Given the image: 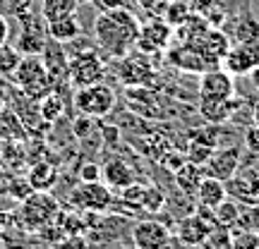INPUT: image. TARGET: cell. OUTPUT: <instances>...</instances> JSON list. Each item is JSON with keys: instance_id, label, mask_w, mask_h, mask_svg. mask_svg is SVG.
<instances>
[{"instance_id": "obj_1", "label": "cell", "mask_w": 259, "mask_h": 249, "mask_svg": "<svg viewBox=\"0 0 259 249\" xmlns=\"http://www.w3.org/2000/svg\"><path fill=\"white\" fill-rule=\"evenodd\" d=\"M139 24L142 22L130 8L106 10V12H99V17L94 19V38L106 56L120 60L135 51Z\"/></svg>"}, {"instance_id": "obj_2", "label": "cell", "mask_w": 259, "mask_h": 249, "mask_svg": "<svg viewBox=\"0 0 259 249\" xmlns=\"http://www.w3.org/2000/svg\"><path fill=\"white\" fill-rule=\"evenodd\" d=\"M12 79L19 86V91L31 101H41L46 93L53 91V77L48 74L41 56H22L12 72Z\"/></svg>"}, {"instance_id": "obj_3", "label": "cell", "mask_w": 259, "mask_h": 249, "mask_svg": "<svg viewBox=\"0 0 259 249\" xmlns=\"http://www.w3.org/2000/svg\"><path fill=\"white\" fill-rule=\"evenodd\" d=\"M74 106L82 115H89L92 120H99V118H106L108 113L113 111L115 106V91L113 86L103 82L89 84V86H82L74 93Z\"/></svg>"}, {"instance_id": "obj_4", "label": "cell", "mask_w": 259, "mask_h": 249, "mask_svg": "<svg viewBox=\"0 0 259 249\" xmlns=\"http://www.w3.org/2000/svg\"><path fill=\"white\" fill-rule=\"evenodd\" d=\"M106 77V65L99 58L96 51L87 48L82 53H77L67 60V79L74 89H82V86H89V84L103 82Z\"/></svg>"}, {"instance_id": "obj_5", "label": "cell", "mask_w": 259, "mask_h": 249, "mask_svg": "<svg viewBox=\"0 0 259 249\" xmlns=\"http://www.w3.org/2000/svg\"><path fill=\"white\" fill-rule=\"evenodd\" d=\"M173 31L176 29L168 27L163 17H149L147 22L139 24V36L137 43H135V51L144 53V56H161L170 46Z\"/></svg>"}, {"instance_id": "obj_6", "label": "cell", "mask_w": 259, "mask_h": 249, "mask_svg": "<svg viewBox=\"0 0 259 249\" xmlns=\"http://www.w3.org/2000/svg\"><path fill=\"white\" fill-rule=\"evenodd\" d=\"M22 221L27 225V230L36 232L46 228L48 223L58 216V202L48 192H34L27 196V202L22 204Z\"/></svg>"}, {"instance_id": "obj_7", "label": "cell", "mask_w": 259, "mask_h": 249, "mask_svg": "<svg viewBox=\"0 0 259 249\" xmlns=\"http://www.w3.org/2000/svg\"><path fill=\"white\" fill-rule=\"evenodd\" d=\"M221 70L231 74V77H242L250 74L259 65V41H250V43H235L226 51V56L221 58Z\"/></svg>"}, {"instance_id": "obj_8", "label": "cell", "mask_w": 259, "mask_h": 249, "mask_svg": "<svg viewBox=\"0 0 259 249\" xmlns=\"http://www.w3.org/2000/svg\"><path fill=\"white\" fill-rule=\"evenodd\" d=\"M72 204L77 209H82V211H108L113 206V194H111V187L103 185L101 180L99 182H82V185L77 187L72 192Z\"/></svg>"}, {"instance_id": "obj_9", "label": "cell", "mask_w": 259, "mask_h": 249, "mask_svg": "<svg viewBox=\"0 0 259 249\" xmlns=\"http://www.w3.org/2000/svg\"><path fill=\"white\" fill-rule=\"evenodd\" d=\"M132 242L137 249H173V235L158 221H139L132 230Z\"/></svg>"}, {"instance_id": "obj_10", "label": "cell", "mask_w": 259, "mask_h": 249, "mask_svg": "<svg viewBox=\"0 0 259 249\" xmlns=\"http://www.w3.org/2000/svg\"><path fill=\"white\" fill-rule=\"evenodd\" d=\"M240 168V148L228 146V148H213L211 158L204 163V175L216 177L221 182H231L238 175Z\"/></svg>"}, {"instance_id": "obj_11", "label": "cell", "mask_w": 259, "mask_h": 249, "mask_svg": "<svg viewBox=\"0 0 259 249\" xmlns=\"http://www.w3.org/2000/svg\"><path fill=\"white\" fill-rule=\"evenodd\" d=\"M22 34H19L17 41V51L22 56H41L44 48H46V19L41 17H31V15H24L22 17Z\"/></svg>"}, {"instance_id": "obj_12", "label": "cell", "mask_w": 259, "mask_h": 249, "mask_svg": "<svg viewBox=\"0 0 259 249\" xmlns=\"http://www.w3.org/2000/svg\"><path fill=\"white\" fill-rule=\"evenodd\" d=\"M213 228L216 225H211L202 213H190V216H185L176 225V237L185 247H202L204 242H206V237L211 235Z\"/></svg>"}, {"instance_id": "obj_13", "label": "cell", "mask_w": 259, "mask_h": 249, "mask_svg": "<svg viewBox=\"0 0 259 249\" xmlns=\"http://www.w3.org/2000/svg\"><path fill=\"white\" fill-rule=\"evenodd\" d=\"M199 93L209 98H231L235 96V79L226 70H204L199 74Z\"/></svg>"}, {"instance_id": "obj_14", "label": "cell", "mask_w": 259, "mask_h": 249, "mask_svg": "<svg viewBox=\"0 0 259 249\" xmlns=\"http://www.w3.org/2000/svg\"><path fill=\"white\" fill-rule=\"evenodd\" d=\"M144 53L142 58H135L132 53H127L125 58H120V79L122 84H127V86H147L151 84L154 79V70H151V65L149 60H144Z\"/></svg>"}, {"instance_id": "obj_15", "label": "cell", "mask_w": 259, "mask_h": 249, "mask_svg": "<svg viewBox=\"0 0 259 249\" xmlns=\"http://www.w3.org/2000/svg\"><path fill=\"white\" fill-rule=\"evenodd\" d=\"M242 103L240 98H209V96H202V101H199V113H202V118L206 122H213V125H219V122H226L233 118V113L240 108Z\"/></svg>"}, {"instance_id": "obj_16", "label": "cell", "mask_w": 259, "mask_h": 249, "mask_svg": "<svg viewBox=\"0 0 259 249\" xmlns=\"http://www.w3.org/2000/svg\"><path fill=\"white\" fill-rule=\"evenodd\" d=\"M231 48V41L228 36L223 34L221 29H209L206 31V36H204L202 46H199V53H202L204 63L209 65V67H216V65L221 63V58L226 56V51Z\"/></svg>"}, {"instance_id": "obj_17", "label": "cell", "mask_w": 259, "mask_h": 249, "mask_svg": "<svg viewBox=\"0 0 259 249\" xmlns=\"http://www.w3.org/2000/svg\"><path fill=\"white\" fill-rule=\"evenodd\" d=\"M168 60H170V65H176V67H180V70H185V72H197V74H202L209 65L204 63V58L202 53L197 51V48L192 46H176V48H170L168 46Z\"/></svg>"}, {"instance_id": "obj_18", "label": "cell", "mask_w": 259, "mask_h": 249, "mask_svg": "<svg viewBox=\"0 0 259 249\" xmlns=\"http://www.w3.org/2000/svg\"><path fill=\"white\" fill-rule=\"evenodd\" d=\"M101 177L111 189H125L135 182V173H132L130 163H125L122 158H108L106 166L101 168Z\"/></svg>"}, {"instance_id": "obj_19", "label": "cell", "mask_w": 259, "mask_h": 249, "mask_svg": "<svg viewBox=\"0 0 259 249\" xmlns=\"http://www.w3.org/2000/svg\"><path fill=\"white\" fill-rule=\"evenodd\" d=\"M127 106L144 118H161V106L147 86H127Z\"/></svg>"}, {"instance_id": "obj_20", "label": "cell", "mask_w": 259, "mask_h": 249, "mask_svg": "<svg viewBox=\"0 0 259 249\" xmlns=\"http://www.w3.org/2000/svg\"><path fill=\"white\" fill-rule=\"evenodd\" d=\"M46 29H48V38H53L56 43H72L82 34L77 15H63L58 19H51V22H46Z\"/></svg>"}, {"instance_id": "obj_21", "label": "cell", "mask_w": 259, "mask_h": 249, "mask_svg": "<svg viewBox=\"0 0 259 249\" xmlns=\"http://www.w3.org/2000/svg\"><path fill=\"white\" fill-rule=\"evenodd\" d=\"M27 182L31 187V192H51L58 182V170L56 166H51L48 161H38L29 168Z\"/></svg>"}, {"instance_id": "obj_22", "label": "cell", "mask_w": 259, "mask_h": 249, "mask_svg": "<svg viewBox=\"0 0 259 249\" xmlns=\"http://www.w3.org/2000/svg\"><path fill=\"white\" fill-rule=\"evenodd\" d=\"M194 194H197V199H199V204H202V206H209V209H213L216 204H221L223 199H226V182L216 180V177L204 175Z\"/></svg>"}, {"instance_id": "obj_23", "label": "cell", "mask_w": 259, "mask_h": 249, "mask_svg": "<svg viewBox=\"0 0 259 249\" xmlns=\"http://www.w3.org/2000/svg\"><path fill=\"white\" fill-rule=\"evenodd\" d=\"M176 185L183 189L185 194H194L197 192V187H199V182H202L204 177V170L199 166H194V163H190V161H185L183 166L176 168Z\"/></svg>"}, {"instance_id": "obj_24", "label": "cell", "mask_w": 259, "mask_h": 249, "mask_svg": "<svg viewBox=\"0 0 259 249\" xmlns=\"http://www.w3.org/2000/svg\"><path fill=\"white\" fill-rule=\"evenodd\" d=\"M233 41L235 43H250V41H259V19L252 15H245L235 22L233 27Z\"/></svg>"}, {"instance_id": "obj_25", "label": "cell", "mask_w": 259, "mask_h": 249, "mask_svg": "<svg viewBox=\"0 0 259 249\" xmlns=\"http://www.w3.org/2000/svg\"><path fill=\"white\" fill-rule=\"evenodd\" d=\"M74 12H77V0H41V17L46 22Z\"/></svg>"}, {"instance_id": "obj_26", "label": "cell", "mask_w": 259, "mask_h": 249, "mask_svg": "<svg viewBox=\"0 0 259 249\" xmlns=\"http://www.w3.org/2000/svg\"><path fill=\"white\" fill-rule=\"evenodd\" d=\"M63 108H65L63 98H60L56 91H51L41 98V103H38V115H41L44 122H56L58 118L63 115Z\"/></svg>"}, {"instance_id": "obj_27", "label": "cell", "mask_w": 259, "mask_h": 249, "mask_svg": "<svg viewBox=\"0 0 259 249\" xmlns=\"http://www.w3.org/2000/svg\"><path fill=\"white\" fill-rule=\"evenodd\" d=\"M24 125L12 111H0V137L5 139H24Z\"/></svg>"}, {"instance_id": "obj_28", "label": "cell", "mask_w": 259, "mask_h": 249, "mask_svg": "<svg viewBox=\"0 0 259 249\" xmlns=\"http://www.w3.org/2000/svg\"><path fill=\"white\" fill-rule=\"evenodd\" d=\"M190 12H192V8H190L187 0H170L166 12H163V22H166L168 27L178 29V27H183V22L190 17Z\"/></svg>"}, {"instance_id": "obj_29", "label": "cell", "mask_w": 259, "mask_h": 249, "mask_svg": "<svg viewBox=\"0 0 259 249\" xmlns=\"http://www.w3.org/2000/svg\"><path fill=\"white\" fill-rule=\"evenodd\" d=\"M213 218H216V225H221V228H233L238 218H240V211H238V206L228 199H223L221 204H216L213 206Z\"/></svg>"}, {"instance_id": "obj_30", "label": "cell", "mask_w": 259, "mask_h": 249, "mask_svg": "<svg viewBox=\"0 0 259 249\" xmlns=\"http://www.w3.org/2000/svg\"><path fill=\"white\" fill-rule=\"evenodd\" d=\"M19 60H22V53L17 48L10 43H0V77H12Z\"/></svg>"}, {"instance_id": "obj_31", "label": "cell", "mask_w": 259, "mask_h": 249, "mask_svg": "<svg viewBox=\"0 0 259 249\" xmlns=\"http://www.w3.org/2000/svg\"><path fill=\"white\" fill-rule=\"evenodd\" d=\"M213 148H216V146H209V144H204V141H194V139H190V146H187L185 161H190V163H194V166L204 168V163L211 158Z\"/></svg>"}, {"instance_id": "obj_32", "label": "cell", "mask_w": 259, "mask_h": 249, "mask_svg": "<svg viewBox=\"0 0 259 249\" xmlns=\"http://www.w3.org/2000/svg\"><path fill=\"white\" fill-rule=\"evenodd\" d=\"M166 204V196L163 192H158L156 187H144V199H142V211L149 213H158Z\"/></svg>"}, {"instance_id": "obj_33", "label": "cell", "mask_w": 259, "mask_h": 249, "mask_svg": "<svg viewBox=\"0 0 259 249\" xmlns=\"http://www.w3.org/2000/svg\"><path fill=\"white\" fill-rule=\"evenodd\" d=\"M135 3L147 12V17H163L170 0H135Z\"/></svg>"}, {"instance_id": "obj_34", "label": "cell", "mask_w": 259, "mask_h": 249, "mask_svg": "<svg viewBox=\"0 0 259 249\" xmlns=\"http://www.w3.org/2000/svg\"><path fill=\"white\" fill-rule=\"evenodd\" d=\"M231 249H259V235L257 232H242L231 242Z\"/></svg>"}, {"instance_id": "obj_35", "label": "cell", "mask_w": 259, "mask_h": 249, "mask_svg": "<svg viewBox=\"0 0 259 249\" xmlns=\"http://www.w3.org/2000/svg\"><path fill=\"white\" fill-rule=\"evenodd\" d=\"M79 180L82 182H99L101 180V168L96 166V163H84L79 168Z\"/></svg>"}, {"instance_id": "obj_36", "label": "cell", "mask_w": 259, "mask_h": 249, "mask_svg": "<svg viewBox=\"0 0 259 249\" xmlns=\"http://www.w3.org/2000/svg\"><path fill=\"white\" fill-rule=\"evenodd\" d=\"M135 0H94V5L99 8V12H106V10H118V8H132ZM137 5V3H135Z\"/></svg>"}, {"instance_id": "obj_37", "label": "cell", "mask_w": 259, "mask_h": 249, "mask_svg": "<svg viewBox=\"0 0 259 249\" xmlns=\"http://www.w3.org/2000/svg\"><path fill=\"white\" fill-rule=\"evenodd\" d=\"M10 38V22L5 19V15H0V43H8Z\"/></svg>"}, {"instance_id": "obj_38", "label": "cell", "mask_w": 259, "mask_h": 249, "mask_svg": "<svg viewBox=\"0 0 259 249\" xmlns=\"http://www.w3.org/2000/svg\"><path fill=\"white\" fill-rule=\"evenodd\" d=\"M250 82H252V86H254V89L259 91V65L250 72Z\"/></svg>"}, {"instance_id": "obj_39", "label": "cell", "mask_w": 259, "mask_h": 249, "mask_svg": "<svg viewBox=\"0 0 259 249\" xmlns=\"http://www.w3.org/2000/svg\"><path fill=\"white\" fill-rule=\"evenodd\" d=\"M252 120H254V127L259 129V103L254 106V111H252Z\"/></svg>"}, {"instance_id": "obj_40", "label": "cell", "mask_w": 259, "mask_h": 249, "mask_svg": "<svg viewBox=\"0 0 259 249\" xmlns=\"http://www.w3.org/2000/svg\"><path fill=\"white\" fill-rule=\"evenodd\" d=\"M89 3H94V0H77V5H89Z\"/></svg>"}, {"instance_id": "obj_41", "label": "cell", "mask_w": 259, "mask_h": 249, "mask_svg": "<svg viewBox=\"0 0 259 249\" xmlns=\"http://www.w3.org/2000/svg\"><path fill=\"white\" fill-rule=\"evenodd\" d=\"M5 108V98H3V91H0V111Z\"/></svg>"}, {"instance_id": "obj_42", "label": "cell", "mask_w": 259, "mask_h": 249, "mask_svg": "<svg viewBox=\"0 0 259 249\" xmlns=\"http://www.w3.org/2000/svg\"><path fill=\"white\" fill-rule=\"evenodd\" d=\"M135 249H137V247H135Z\"/></svg>"}]
</instances>
